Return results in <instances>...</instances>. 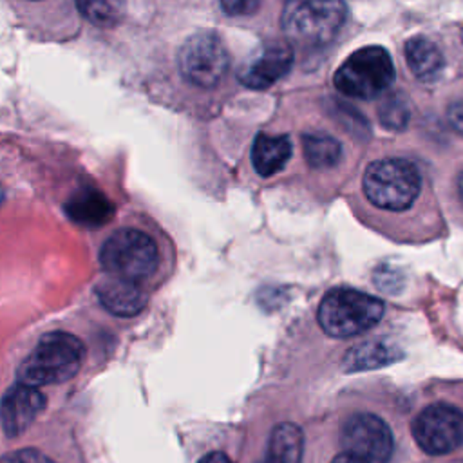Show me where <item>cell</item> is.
I'll list each match as a JSON object with an SVG mask.
<instances>
[{
	"instance_id": "6da1fadb",
	"label": "cell",
	"mask_w": 463,
	"mask_h": 463,
	"mask_svg": "<svg viewBox=\"0 0 463 463\" xmlns=\"http://www.w3.org/2000/svg\"><path fill=\"white\" fill-rule=\"evenodd\" d=\"M85 347L65 331L45 333L18 367V382L42 387L63 383L81 367Z\"/></svg>"
},
{
	"instance_id": "7a4b0ae2",
	"label": "cell",
	"mask_w": 463,
	"mask_h": 463,
	"mask_svg": "<svg viewBox=\"0 0 463 463\" xmlns=\"http://www.w3.org/2000/svg\"><path fill=\"white\" fill-rule=\"evenodd\" d=\"M385 313V304L353 288L329 289L317 311L322 331L333 338L358 336L374 327Z\"/></svg>"
},
{
	"instance_id": "3957f363",
	"label": "cell",
	"mask_w": 463,
	"mask_h": 463,
	"mask_svg": "<svg viewBox=\"0 0 463 463\" xmlns=\"http://www.w3.org/2000/svg\"><path fill=\"white\" fill-rule=\"evenodd\" d=\"M344 0H286L280 25L289 42L300 47H324L344 27Z\"/></svg>"
},
{
	"instance_id": "277c9868",
	"label": "cell",
	"mask_w": 463,
	"mask_h": 463,
	"mask_svg": "<svg viewBox=\"0 0 463 463\" xmlns=\"http://www.w3.org/2000/svg\"><path fill=\"white\" fill-rule=\"evenodd\" d=\"M362 188L373 206L387 212H405L421 192V175L414 163L402 157H385L365 168Z\"/></svg>"
},
{
	"instance_id": "5b68a950",
	"label": "cell",
	"mask_w": 463,
	"mask_h": 463,
	"mask_svg": "<svg viewBox=\"0 0 463 463\" xmlns=\"http://www.w3.org/2000/svg\"><path fill=\"white\" fill-rule=\"evenodd\" d=\"M99 262L112 277L143 282L156 273L159 251L154 239L145 232L121 228L103 242Z\"/></svg>"
},
{
	"instance_id": "8992f818",
	"label": "cell",
	"mask_w": 463,
	"mask_h": 463,
	"mask_svg": "<svg viewBox=\"0 0 463 463\" xmlns=\"http://www.w3.org/2000/svg\"><path fill=\"white\" fill-rule=\"evenodd\" d=\"M333 81L349 98L373 99L392 85L394 65L383 47H362L336 69Z\"/></svg>"
},
{
	"instance_id": "52a82bcc",
	"label": "cell",
	"mask_w": 463,
	"mask_h": 463,
	"mask_svg": "<svg viewBox=\"0 0 463 463\" xmlns=\"http://www.w3.org/2000/svg\"><path fill=\"white\" fill-rule=\"evenodd\" d=\"M416 445L432 458L456 454L463 449V409L452 402L427 403L412 420Z\"/></svg>"
},
{
	"instance_id": "ba28073f",
	"label": "cell",
	"mask_w": 463,
	"mask_h": 463,
	"mask_svg": "<svg viewBox=\"0 0 463 463\" xmlns=\"http://www.w3.org/2000/svg\"><path fill=\"white\" fill-rule=\"evenodd\" d=\"M230 65L228 51L222 40L212 31L192 34L179 51V71L183 78L203 89L221 83Z\"/></svg>"
},
{
	"instance_id": "9c48e42d",
	"label": "cell",
	"mask_w": 463,
	"mask_h": 463,
	"mask_svg": "<svg viewBox=\"0 0 463 463\" xmlns=\"http://www.w3.org/2000/svg\"><path fill=\"white\" fill-rule=\"evenodd\" d=\"M340 445L364 463H389L394 452L391 427L373 412L351 414L342 425Z\"/></svg>"
},
{
	"instance_id": "30bf717a",
	"label": "cell",
	"mask_w": 463,
	"mask_h": 463,
	"mask_svg": "<svg viewBox=\"0 0 463 463\" xmlns=\"http://www.w3.org/2000/svg\"><path fill=\"white\" fill-rule=\"evenodd\" d=\"M293 56L295 54L289 43H266L241 67L239 81L248 89H268L289 72L295 60Z\"/></svg>"
},
{
	"instance_id": "8fae6325",
	"label": "cell",
	"mask_w": 463,
	"mask_h": 463,
	"mask_svg": "<svg viewBox=\"0 0 463 463\" xmlns=\"http://www.w3.org/2000/svg\"><path fill=\"white\" fill-rule=\"evenodd\" d=\"M45 396L27 383L11 385L0 402V423L9 438L24 434L45 409Z\"/></svg>"
},
{
	"instance_id": "7c38bea8",
	"label": "cell",
	"mask_w": 463,
	"mask_h": 463,
	"mask_svg": "<svg viewBox=\"0 0 463 463\" xmlns=\"http://www.w3.org/2000/svg\"><path fill=\"white\" fill-rule=\"evenodd\" d=\"M101 306L116 317H134L146 306V293L141 282L112 277L96 288Z\"/></svg>"
},
{
	"instance_id": "4fadbf2b",
	"label": "cell",
	"mask_w": 463,
	"mask_h": 463,
	"mask_svg": "<svg viewBox=\"0 0 463 463\" xmlns=\"http://www.w3.org/2000/svg\"><path fill=\"white\" fill-rule=\"evenodd\" d=\"M65 212L74 222L89 228H98L109 222L116 210L114 204L105 197V194L94 188H83L69 199V203L65 204Z\"/></svg>"
},
{
	"instance_id": "5bb4252c",
	"label": "cell",
	"mask_w": 463,
	"mask_h": 463,
	"mask_svg": "<svg viewBox=\"0 0 463 463\" xmlns=\"http://www.w3.org/2000/svg\"><path fill=\"white\" fill-rule=\"evenodd\" d=\"M291 157V141L288 136L257 134L251 146V163L259 175L269 177L282 170Z\"/></svg>"
},
{
	"instance_id": "9a60e30c",
	"label": "cell",
	"mask_w": 463,
	"mask_h": 463,
	"mask_svg": "<svg viewBox=\"0 0 463 463\" xmlns=\"http://www.w3.org/2000/svg\"><path fill=\"white\" fill-rule=\"evenodd\" d=\"M304 449L302 429L291 421L273 427L264 463H300Z\"/></svg>"
},
{
	"instance_id": "2e32d148",
	"label": "cell",
	"mask_w": 463,
	"mask_h": 463,
	"mask_svg": "<svg viewBox=\"0 0 463 463\" xmlns=\"http://www.w3.org/2000/svg\"><path fill=\"white\" fill-rule=\"evenodd\" d=\"M405 60L412 74L425 81L432 80L443 67L441 51L425 36H414L407 40Z\"/></svg>"
},
{
	"instance_id": "e0dca14e",
	"label": "cell",
	"mask_w": 463,
	"mask_h": 463,
	"mask_svg": "<svg viewBox=\"0 0 463 463\" xmlns=\"http://www.w3.org/2000/svg\"><path fill=\"white\" fill-rule=\"evenodd\" d=\"M398 358H400V351L396 345L385 340H371L353 347L344 360V367L345 371L376 369V367L392 364Z\"/></svg>"
},
{
	"instance_id": "ac0fdd59",
	"label": "cell",
	"mask_w": 463,
	"mask_h": 463,
	"mask_svg": "<svg viewBox=\"0 0 463 463\" xmlns=\"http://www.w3.org/2000/svg\"><path fill=\"white\" fill-rule=\"evenodd\" d=\"M304 157L313 168H329L340 161L342 146L340 143L322 132H309L302 137Z\"/></svg>"
},
{
	"instance_id": "d6986e66",
	"label": "cell",
	"mask_w": 463,
	"mask_h": 463,
	"mask_svg": "<svg viewBox=\"0 0 463 463\" xmlns=\"http://www.w3.org/2000/svg\"><path fill=\"white\" fill-rule=\"evenodd\" d=\"M76 5L98 27H114L123 18V0H76Z\"/></svg>"
},
{
	"instance_id": "ffe728a7",
	"label": "cell",
	"mask_w": 463,
	"mask_h": 463,
	"mask_svg": "<svg viewBox=\"0 0 463 463\" xmlns=\"http://www.w3.org/2000/svg\"><path fill=\"white\" fill-rule=\"evenodd\" d=\"M380 123L389 130H402L409 123L411 107L409 99L402 92H392L385 96L378 105Z\"/></svg>"
},
{
	"instance_id": "44dd1931",
	"label": "cell",
	"mask_w": 463,
	"mask_h": 463,
	"mask_svg": "<svg viewBox=\"0 0 463 463\" xmlns=\"http://www.w3.org/2000/svg\"><path fill=\"white\" fill-rule=\"evenodd\" d=\"M0 463H54L49 456L36 449H18L14 452L5 454Z\"/></svg>"
},
{
	"instance_id": "7402d4cb",
	"label": "cell",
	"mask_w": 463,
	"mask_h": 463,
	"mask_svg": "<svg viewBox=\"0 0 463 463\" xmlns=\"http://www.w3.org/2000/svg\"><path fill=\"white\" fill-rule=\"evenodd\" d=\"M262 0H221V7L230 16H250L257 13Z\"/></svg>"
},
{
	"instance_id": "603a6c76",
	"label": "cell",
	"mask_w": 463,
	"mask_h": 463,
	"mask_svg": "<svg viewBox=\"0 0 463 463\" xmlns=\"http://www.w3.org/2000/svg\"><path fill=\"white\" fill-rule=\"evenodd\" d=\"M449 121L452 127L463 134V101H456L449 110Z\"/></svg>"
},
{
	"instance_id": "cb8c5ba5",
	"label": "cell",
	"mask_w": 463,
	"mask_h": 463,
	"mask_svg": "<svg viewBox=\"0 0 463 463\" xmlns=\"http://www.w3.org/2000/svg\"><path fill=\"white\" fill-rule=\"evenodd\" d=\"M197 463H233V461L224 452L215 450V452H208L206 456H203Z\"/></svg>"
},
{
	"instance_id": "d4e9b609",
	"label": "cell",
	"mask_w": 463,
	"mask_h": 463,
	"mask_svg": "<svg viewBox=\"0 0 463 463\" xmlns=\"http://www.w3.org/2000/svg\"><path fill=\"white\" fill-rule=\"evenodd\" d=\"M331 463H364V461H360L358 458H354V456H351V454H347V452H340L338 456H335L333 459H331Z\"/></svg>"
},
{
	"instance_id": "484cf974",
	"label": "cell",
	"mask_w": 463,
	"mask_h": 463,
	"mask_svg": "<svg viewBox=\"0 0 463 463\" xmlns=\"http://www.w3.org/2000/svg\"><path fill=\"white\" fill-rule=\"evenodd\" d=\"M458 192H459V197L463 201V172L459 174V179H458Z\"/></svg>"
},
{
	"instance_id": "4316f807",
	"label": "cell",
	"mask_w": 463,
	"mask_h": 463,
	"mask_svg": "<svg viewBox=\"0 0 463 463\" xmlns=\"http://www.w3.org/2000/svg\"><path fill=\"white\" fill-rule=\"evenodd\" d=\"M0 203H2V188H0Z\"/></svg>"
}]
</instances>
